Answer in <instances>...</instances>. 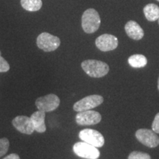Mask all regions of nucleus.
<instances>
[{
    "label": "nucleus",
    "mask_w": 159,
    "mask_h": 159,
    "mask_svg": "<svg viewBox=\"0 0 159 159\" xmlns=\"http://www.w3.org/2000/svg\"><path fill=\"white\" fill-rule=\"evenodd\" d=\"M83 71L93 78H100L109 71V66L106 63L97 60H86L81 63Z\"/></svg>",
    "instance_id": "1"
},
{
    "label": "nucleus",
    "mask_w": 159,
    "mask_h": 159,
    "mask_svg": "<svg viewBox=\"0 0 159 159\" xmlns=\"http://www.w3.org/2000/svg\"><path fill=\"white\" fill-rule=\"evenodd\" d=\"M101 20L96 10L90 8L86 10L82 16V27L85 33H94L99 29Z\"/></svg>",
    "instance_id": "2"
},
{
    "label": "nucleus",
    "mask_w": 159,
    "mask_h": 159,
    "mask_svg": "<svg viewBox=\"0 0 159 159\" xmlns=\"http://www.w3.org/2000/svg\"><path fill=\"white\" fill-rule=\"evenodd\" d=\"M73 151L77 156L85 159H98L100 152L97 148L85 142L75 143Z\"/></svg>",
    "instance_id": "3"
},
{
    "label": "nucleus",
    "mask_w": 159,
    "mask_h": 159,
    "mask_svg": "<svg viewBox=\"0 0 159 159\" xmlns=\"http://www.w3.org/2000/svg\"><path fill=\"white\" fill-rule=\"evenodd\" d=\"M60 45L61 40L59 38L48 33H41L37 38L38 47L47 52L56 50Z\"/></svg>",
    "instance_id": "4"
},
{
    "label": "nucleus",
    "mask_w": 159,
    "mask_h": 159,
    "mask_svg": "<svg viewBox=\"0 0 159 159\" xmlns=\"http://www.w3.org/2000/svg\"><path fill=\"white\" fill-rule=\"evenodd\" d=\"M103 100L104 99L100 95H89L75 102L73 109L77 112L91 110L102 104Z\"/></svg>",
    "instance_id": "5"
},
{
    "label": "nucleus",
    "mask_w": 159,
    "mask_h": 159,
    "mask_svg": "<svg viewBox=\"0 0 159 159\" xmlns=\"http://www.w3.org/2000/svg\"><path fill=\"white\" fill-rule=\"evenodd\" d=\"M35 103L39 111L47 113L55 111L58 108L61 100L57 95L49 94L38 98Z\"/></svg>",
    "instance_id": "6"
},
{
    "label": "nucleus",
    "mask_w": 159,
    "mask_h": 159,
    "mask_svg": "<svg viewBox=\"0 0 159 159\" xmlns=\"http://www.w3.org/2000/svg\"><path fill=\"white\" fill-rule=\"evenodd\" d=\"M79 138L96 148H102L105 144L104 137L99 131L93 129H83L79 133Z\"/></svg>",
    "instance_id": "7"
},
{
    "label": "nucleus",
    "mask_w": 159,
    "mask_h": 159,
    "mask_svg": "<svg viewBox=\"0 0 159 159\" xmlns=\"http://www.w3.org/2000/svg\"><path fill=\"white\" fill-rule=\"evenodd\" d=\"M136 137L139 142L150 148L158 146L159 138L153 130L149 129H139L136 132Z\"/></svg>",
    "instance_id": "8"
},
{
    "label": "nucleus",
    "mask_w": 159,
    "mask_h": 159,
    "mask_svg": "<svg viewBox=\"0 0 159 159\" xmlns=\"http://www.w3.org/2000/svg\"><path fill=\"white\" fill-rule=\"evenodd\" d=\"M102 116L100 114L95 111H85L78 112L75 116L76 123L79 125H94L101 122Z\"/></svg>",
    "instance_id": "9"
},
{
    "label": "nucleus",
    "mask_w": 159,
    "mask_h": 159,
    "mask_svg": "<svg viewBox=\"0 0 159 159\" xmlns=\"http://www.w3.org/2000/svg\"><path fill=\"white\" fill-rule=\"evenodd\" d=\"M97 47L102 52L114 50L118 47L119 41L116 36L110 34H103L95 41Z\"/></svg>",
    "instance_id": "10"
},
{
    "label": "nucleus",
    "mask_w": 159,
    "mask_h": 159,
    "mask_svg": "<svg viewBox=\"0 0 159 159\" xmlns=\"http://www.w3.org/2000/svg\"><path fill=\"white\" fill-rule=\"evenodd\" d=\"M13 127L18 131L24 134L31 135L35 131L34 126L30 117L26 116H18L12 121Z\"/></svg>",
    "instance_id": "11"
},
{
    "label": "nucleus",
    "mask_w": 159,
    "mask_h": 159,
    "mask_svg": "<svg viewBox=\"0 0 159 159\" xmlns=\"http://www.w3.org/2000/svg\"><path fill=\"white\" fill-rule=\"evenodd\" d=\"M125 32L130 39L139 41L144 37V30L138 23L134 21H129L125 25Z\"/></svg>",
    "instance_id": "12"
},
{
    "label": "nucleus",
    "mask_w": 159,
    "mask_h": 159,
    "mask_svg": "<svg viewBox=\"0 0 159 159\" xmlns=\"http://www.w3.org/2000/svg\"><path fill=\"white\" fill-rule=\"evenodd\" d=\"M45 117L46 113L39 110L33 113L30 116L35 131L39 134H42L47 130V127L45 125Z\"/></svg>",
    "instance_id": "13"
},
{
    "label": "nucleus",
    "mask_w": 159,
    "mask_h": 159,
    "mask_svg": "<svg viewBox=\"0 0 159 159\" xmlns=\"http://www.w3.org/2000/svg\"><path fill=\"white\" fill-rule=\"evenodd\" d=\"M144 13L148 21H156L159 18V7L155 4H148L144 7Z\"/></svg>",
    "instance_id": "14"
},
{
    "label": "nucleus",
    "mask_w": 159,
    "mask_h": 159,
    "mask_svg": "<svg viewBox=\"0 0 159 159\" xmlns=\"http://www.w3.org/2000/svg\"><path fill=\"white\" fill-rule=\"evenodd\" d=\"M128 63L134 68H142L148 64V59L143 55H133L128 58Z\"/></svg>",
    "instance_id": "15"
},
{
    "label": "nucleus",
    "mask_w": 159,
    "mask_h": 159,
    "mask_svg": "<svg viewBox=\"0 0 159 159\" xmlns=\"http://www.w3.org/2000/svg\"><path fill=\"white\" fill-rule=\"evenodd\" d=\"M21 5L26 11L35 12L41 8L42 1L41 0H21Z\"/></svg>",
    "instance_id": "16"
},
{
    "label": "nucleus",
    "mask_w": 159,
    "mask_h": 159,
    "mask_svg": "<svg viewBox=\"0 0 159 159\" xmlns=\"http://www.w3.org/2000/svg\"><path fill=\"white\" fill-rule=\"evenodd\" d=\"M10 147L9 140L7 138L0 139V157L3 156L8 151Z\"/></svg>",
    "instance_id": "17"
},
{
    "label": "nucleus",
    "mask_w": 159,
    "mask_h": 159,
    "mask_svg": "<svg viewBox=\"0 0 159 159\" xmlns=\"http://www.w3.org/2000/svg\"><path fill=\"white\" fill-rule=\"evenodd\" d=\"M128 159H151V157L150 155L145 152L134 151L129 155Z\"/></svg>",
    "instance_id": "18"
},
{
    "label": "nucleus",
    "mask_w": 159,
    "mask_h": 159,
    "mask_svg": "<svg viewBox=\"0 0 159 159\" xmlns=\"http://www.w3.org/2000/svg\"><path fill=\"white\" fill-rule=\"evenodd\" d=\"M10 70V65L7 61L0 55V72H7Z\"/></svg>",
    "instance_id": "19"
},
{
    "label": "nucleus",
    "mask_w": 159,
    "mask_h": 159,
    "mask_svg": "<svg viewBox=\"0 0 159 159\" xmlns=\"http://www.w3.org/2000/svg\"><path fill=\"white\" fill-rule=\"evenodd\" d=\"M152 129L156 134H159V113H158L155 116L154 121L152 122Z\"/></svg>",
    "instance_id": "20"
},
{
    "label": "nucleus",
    "mask_w": 159,
    "mask_h": 159,
    "mask_svg": "<svg viewBox=\"0 0 159 159\" xmlns=\"http://www.w3.org/2000/svg\"><path fill=\"white\" fill-rule=\"evenodd\" d=\"M3 159H20V157L18 156L17 154L12 153L8 155L7 156H6L5 158H4Z\"/></svg>",
    "instance_id": "21"
},
{
    "label": "nucleus",
    "mask_w": 159,
    "mask_h": 159,
    "mask_svg": "<svg viewBox=\"0 0 159 159\" xmlns=\"http://www.w3.org/2000/svg\"><path fill=\"white\" fill-rule=\"evenodd\" d=\"M158 89L159 91V77H158Z\"/></svg>",
    "instance_id": "22"
},
{
    "label": "nucleus",
    "mask_w": 159,
    "mask_h": 159,
    "mask_svg": "<svg viewBox=\"0 0 159 159\" xmlns=\"http://www.w3.org/2000/svg\"><path fill=\"white\" fill-rule=\"evenodd\" d=\"M0 55H1V51H0Z\"/></svg>",
    "instance_id": "23"
},
{
    "label": "nucleus",
    "mask_w": 159,
    "mask_h": 159,
    "mask_svg": "<svg viewBox=\"0 0 159 159\" xmlns=\"http://www.w3.org/2000/svg\"><path fill=\"white\" fill-rule=\"evenodd\" d=\"M158 24H159V18H158Z\"/></svg>",
    "instance_id": "24"
},
{
    "label": "nucleus",
    "mask_w": 159,
    "mask_h": 159,
    "mask_svg": "<svg viewBox=\"0 0 159 159\" xmlns=\"http://www.w3.org/2000/svg\"><path fill=\"white\" fill-rule=\"evenodd\" d=\"M157 1H158V2H159V0H157Z\"/></svg>",
    "instance_id": "25"
}]
</instances>
